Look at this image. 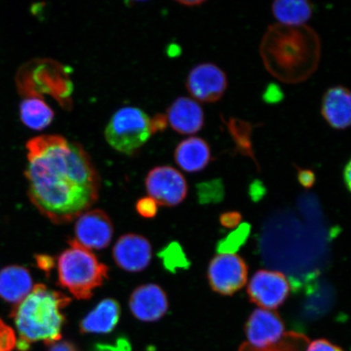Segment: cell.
I'll list each match as a JSON object with an SVG mask.
<instances>
[{
	"label": "cell",
	"instance_id": "ffe728a7",
	"mask_svg": "<svg viewBox=\"0 0 351 351\" xmlns=\"http://www.w3.org/2000/svg\"><path fill=\"white\" fill-rule=\"evenodd\" d=\"M20 117L21 122L29 129L41 131L51 124L55 113L42 99L29 97L21 102Z\"/></svg>",
	"mask_w": 351,
	"mask_h": 351
},
{
	"label": "cell",
	"instance_id": "5b68a950",
	"mask_svg": "<svg viewBox=\"0 0 351 351\" xmlns=\"http://www.w3.org/2000/svg\"><path fill=\"white\" fill-rule=\"evenodd\" d=\"M152 134V118L136 107L118 110L105 129V138L110 146L126 156L135 155Z\"/></svg>",
	"mask_w": 351,
	"mask_h": 351
},
{
	"label": "cell",
	"instance_id": "d6986e66",
	"mask_svg": "<svg viewBox=\"0 0 351 351\" xmlns=\"http://www.w3.org/2000/svg\"><path fill=\"white\" fill-rule=\"evenodd\" d=\"M313 4L305 0H278L271 4V12L280 25H306L313 15Z\"/></svg>",
	"mask_w": 351,
	"mask_h": 351
},
{
	"label": "cell",
	"instance_id": "d4e9b609",
	"mask_svg": "<svg viewBox=\"0 0 351 351\" xmlns=\"http://www.w3.org/2000/svg\"><path fill=\"white\" fill-rule=\"evenodd\" d=\"M284 98L285 95L282 88L273 82L266 86L262 95L263 102L270 105L278 104Z\"/></svg>",
	"mask_w": 351,
	"mask_h": 351
},
{
	"label": "cell",
	"instance_id": "277c9868",
	"mask_svg": "<svg viewBox=\"0 0 351 351\" xmlns=\"http://www.w3.org/2000/svg\"><path fill=\"white\" fill-rule=\"evenodd\" d=\"M69 243L57 261L59 284L77 300H89L108 279V267L76 240Z\"/></svg>",
	"mask_w": 351,
	"mask_h": 351
},
{
	"label": "cell",
	"instance_id": "83f0119b",
	"mask_svg": "<svg viewBox=\"0 0 351 351\" xmlns=\"http://www.w3.org/2000/svg\"><path fill=\"white\" fill-rule=\"evenodd\" d=\"M241 219H243V217L239 212H228L221 214V216L219 217L221 226L227 229H234L239 226Z\"/></svg>",
	"mask_w": 351,
	"mask_h": 351
},
{
	"label": "cell",
	"instance_id": "9a60e30c",
	"mask_svg": "<svg viewBox=\"0 0 351 351\" xmlns=\"http://www.w3.org/2000/svg\"><path fill=\"white\" fill-rule=\"evenodd\" d=\"M322 115L328 125L337 130H345L351 124V94L348 88L335 86L329 88L322 101Z\"/></svg>",
	"mask_w": 351,
	"mask_h": 351
},
{
	"label": "cell",
	"instance_id": "836d02e7",
	"mask_svg": "<svg viewBox=\"0 0 351 351\" xmlns=\"http://www.w3.org/2000/svg\"><path fill=\"white\" fill-rule=\"evenodd\" d=\"M351 162L349 160L348 164L346 165L344 170H343V180L345 182V185L346 188H348V191H350V184H351Z\"/></svg>",
	"mask_w": 351,
	"mask_h": 351
},
{
	"label": "cell",
	"instance_id": "4dcf8cb0",
	"mask_svg": "<svg viewBox=\"0 0 351 351\" xmlns=\"http://www.w3.org/2000/svg\"><path fill=\"white\" fill-rule=\"evenodd\" d=\"M48 351H80L77 346L69 341L59 340L47 345Z\"/></svg>",
	"mask_w": 351,
	"mask_h": 351
},
{
	"label": "cell",
	"instance_id": "cb8c5ba5",
	"mask_svg": "<svg viewBox=\"0 0 351 351\" xmlns=\"http://www.w3.org/2000/svg\"><path fill=\"white\" fill-rule=\"evenodd\" d=\"M16 344L14 330L0 319V351H12Z\"/></svg>",
	"mask_w": 351,
	"mask_h": 351
},
{
	"label": "cell",
	"instance_id": "52a82bcc",
	"mask_svg": "<svg viewBox=\"0 0 351 351\" xmlns=\"http://www.w3.org/2000/svg\"><path fill=\"white\" fill-rule=\"evenodd\" d=\"M146 188L149 197L165 207L181 204L188 192L186 178L170 166H159L151 170L146 178Z\"/></svg>",
	"mask_w": 351,
	"mask_h": 351
},
{
	"label": "cell",
	"instance_id": "44dd1931",
	"mask_svg": "<svg viewBox=\"0 0 351 351\" xmlns=\"http://www.w3.org/2000/svg\"><path fill=\"white\" fill-rule=\"evenodd\" d=\"M228 132L234 143V152L240 155L248 157L254 161L257 169H260L256 155L254 153L252 133L253 126L251 123L237 117H231L225 121Z\"/></svg>",
	"mask_w": 351,
	"mask_h": 351
},
{
	"label": "cell",
	"instance_id": "e0dca14e",
	"mask_svg": "<svg viewBox=\"0 0 351 351\" xmlns=\"http://www.w3.org/2000/svg\"><path fill=\"white\" fill-rule=\"evenodd\" d=\"M176 163L187 173H197L207 168L212 159L209 144L204 138L190 137L176 147Z\"/></svg>",
	"mask_w": 351,
	"mask_h": 351
},
{
	"label": "cell",
	"instance_id": "f1b7e54d",
	"mask_svg": "<svg viewBox=\"0 0 351 351\" xmlns=\"http://www.w3.org/2000/svg\"><path fill=\"white\" fill-rule=\"evenodd\" d=\"M298 182L306 189H311L315 185V174L313 170L308 169L297 168Z\"/></svg>",
	"mask_w": 351,
	"mask_h": 351
},
{
	"label": "cell",
	"instance_id": "7402d4cb",
	"mask_svg": "<svg viewBox=\"0 0 351 351\" xmlns=\"http://www.w3.org/2000/svg\"><path fill=\"white\" fill-rule=\"evenodd\" d=\"M159 256L163 260L166 269L170 271H174L178 267L188 265L185 254L178 243H173L162 250Z\"/></svg>",
	"mask_w": 351,
	"mask_h": 351
},
{
	"label": "cell",
	"instance_id": "ba28073f",
	"mask_svg": "<svg viewBox=\"0 0 351 351\" xmlns=\"http://www.w3.org/2000/svg\"><path fill=\"white\" fill-rule=\"evenodd\" d=\"M291 292V285L282 273L260 270L252 276L247 293L253 304L262 309L274 311L282 306Z\"/></svg>",
	"mask_w": 351,
	"mask_h": 351
},
{
	"label": "cell",
	"instance_id": "3957f363",
	"mask_svg": "<svg viewBox=\"0 0 351 351\" xmlns=\"http://www.w3.org/2000/svg\"><path fill=\"white\" fill-rule=\"evenodd\" d=\"M70 302L71 298L61 292L45 285H35L12 311L19 333L17 349L27 351L34 342L43 341L49 345L60 340L66 320L62 311Z\"/></svg>",
	"mask_w": 351,
	"mask_h": 351
},
{
	"label": "cell",
	"instance_id": "7a4b0ae2",
	"mask_svg": "<svg viewBox=\"0 0 351 351\" xmlns=\"http://www.w3.org/2000/svg\"><path fill=\"white\" fill-rule=\"evenodd\" d=\"M260 53L267 72L287 84L304 82L317 71L322 41L306 25L269 26L262 38Z\"/></svg>",
	"mask_w": 351,
	"mask_h": 351
},
{
	"label": "cell",
	"instance_id": "4fadbf2b",
	"mask_svg": "<svg viewBox=\"0 0 351 351\" xmlns=\"http://www.w3.org/2000/svg\"><path fill=\"white\" fill-rule=\"evenodd\" d=\"M130 308L134 317L142 322H157L168 311V297L159 285H141L132 293Z\"/></svg>",
	"mask_w": 351,
	"mask_h": 351
},
{
	"label": "cell",
	"instance_id": "4316f807",
	"mask_svg": "<svg viewBox=\"0 0 351 351\" xmlns=\"http://www.w3.org/2000/svg\"><path fill=\"white\" fill-rule=\"evenodd\" d=\"M93 351H131V346L128 339L119 337L113 343L96 344Z\"/></svg>",
	"mask_w": 351,
	"mask_h": 351
},
{
	"label": "cell",
	"instance_id": "1f68e13d",
	"mask_svg": "<svg viewBox=\"0 0 351 351\" xmlns=\"http://www.w3.org/2000/svg\"><path fill=\"white\" fill-rule=\"evenodd\" d=\"M169 122L168 119H167L166 115H163V114H158L155 117L152 118L153 134L165 130Z\"/></svg>",
	"mask_w": 351,
	"mask_h": 351
},
{
	"label": "cell",
	"instance_id": "ac0fdd59",
	"mask_svg": "<svg viewBox=\"0 0 351 351\" xmlns=\"http://www.w3.org/2000/svg\"><path fill=\"white\" fill-rule=\"evenodd\" d=\"M33 280L29 271L21 266H10L0 271V298L19 304L32 291Z\"/></svg>",
	"mask_w": 351,
	"mask_h": 351
},
{
	"label": "cell",
	"instance_id": "9c48e42d",
	"mask_svg": "<svg viewBox=\"0 0 351 351\" xmlns=\"http://www.w3.org/2000/svg\"><path fill=\"white\" fill-rule=\"evenodd\" d=\"M228 87L225 72L212 63H203L191 70L186 88L195 100L202 103H216L221 99Z\"/></svg>",
	"mask_w": 351,
	"mask_h": 351
},
{
	"label": "cell",
	"instance_id": "e575fe53",
	"mask_svg": "<svg viewBox=\"0 0 351 351\" xmlns=\"http://www.w3.org/2000/svg\"><path fill=\"white\" fill-rule=\"evenodd\" d=\"M178 3L185 7H197L203 5L206 1L204 0H195V1L194 0H186V1H178Z\"/></svg>",
	"mask_w": 351,
	"mask_h": 351
},
{
	"label": "cell",
	"instance_id": "8992f818",
	"mask_svg": "<svg viewBox=\"0 0 351 351\" xmlns=\"http://www.w3.org/2000/svg\"><path fill=\"white\" fill-rule=\"evenodd\" d=\"M248 266L236 254L223 253L215 256L209 263L208 279L213 291L231 296L247 282Z\"/></svg>",
	"mask_w": 351,
	"mask_h": 351
},
{
	"label": "cell",
	"instance_id": "6da1fadb",
	"mask_svg": "<svg viewBox=\"0 0 351 351\" xmlns=\"http://www.w3.org/2000/svg\"><path fill=\"white\" fill-rule=\"evenodd\" d=\"M26 149L29 199L52 223L71 222L98 200L99 176L81 144L48 134L29 140Z\"/></svg>",
	"mask_w": 351,
	"mask_h": 351
},
{
	"label": "cell",
	"instance_id": "484cf974",
	"mask_svg": "<svg viewBox=\"0 0 351 351\" xmlns=\"http://www.w3.org/2000/svg\"><path fill=\"white\" fill-rule=\"evenodd\" d=\"M136 210L144 218H153L158 213V204L151 197H145L137 202Z\"/></svg>",
	"mask_w": 351,
	"mask_h": 351
},
{
	"label": "cell",
	"instance_id": "30bf717a",
	"mask_svg": "<svg viewBox=\"0 0 351 351\" xmlns=\"http://www.w3.org/2000/svg\"><path fill=\"white\" fill-rule=\"evenodd\" d=\"M245 332L252 348L265 350L282 340L285 324L276 311L258 308L250 315Z\"/></svg>",
	"mask_w": 351,
	"mask_h": 351
},
{
	"label": "cell",
	"instance_id": "2e32d148",
	"mask_svg": "<svg viewBox=\"0 0 351 351\" xmlns=\"http://www.w3.org/2000/svg\"><path fill=\"white\" fill-rule=\"evenodd\" d=\"M121 313L119 302L112 298H107L101 301L81 320L79 328L83 335H105L116 328Z\"/></svg>",
	"mask_w": 351,
	"mask_h": 351
},
{
	"label": "cell",
	"instance_id": "d6a6232c",
	"mask_svg": "<svg viewBox=\"0 0 351 351\" xmlns=\"http://www.w3.org/2000/svg\"><path fill=\"white\" fill-rule=\"evenodd\" d=\"M36 262L39 269L46 271V273H49L54 266L53 258L46 256V254H38L36 256Z\"/></svg>",
	"mask_w": 351,
	"mask_h": 351
},
{
	"label": "cell",
	"instance_id": "8fae6325",
	"mask_svg": "<svg viewBox=\"0 0 351 351\" xmlns=\"http://www.w3.org/2000/svg\"><path fill=\"white\" fill-rule=\"evenodd\" d=\"M74 232L77 243L90 251L106 248L112 239L114 229L107 213L95 209L78 217Z\"/></svg>",
	"mask_w": 351,
	"mask_h": 351
},
{
	"label": "cell",
	"instance_id": "f546056e",
	"mask_svg": "<svg viewBox=\"0 0 351 351\" xmlns=\"http://www.w3.org/2000/svg\"><path fill=\"white\" fill-rule=\"evenodd\" d=\"M306 351H343V350L328 340L317 339L311 342Z\"/></svg>",
	"mask_w": 351,
	"mask_h": 351
},
{
	"label": "cell",
	"instance_id": "7c38bea8",
	"mask_svg": "<svg viewBox=\"0 0 351 351\" xmlns=\"http://www.w3.org/2000/svg\"><path fill=\"white\" fill-rule=\"evenodd\" d=\"M117 265L130 273H139L147 269L152 261V248L149 241L138 234L123 235L112 250Z\"/></svg>",
	"mask_w": 351,
	"mask_h": 351
},
{
	"label": "cell",
	"instance_id": "603a6c76",
	"mask_svg": "<svg viewBox=\"0 0 351 351\" xmlns=\"http://www.w3.org/2000/svg\"><path fill=\"white\" fill-rule=\"evenodd\" d=\"M249 230L250 227L248 225L244 223L243 226L239 227V229L232 232L230 237H228L226 240H223L219 243L218 251L221 252V254H234V252H236L240 245L244 243L245 240L247 239Z\"/></svg>",
	"mask_w": 351,
	"mask_h": 351
},
{
	"label": "cell",
	"instance_id": "5bb4252c",
	"mask_svg": "<svg viewBox=\"0 0 351 351\" xmlns=\"http://www.w3.org/2000/svg\"><path fill=\"white\" fill-rule=\"evenodd\" d=\"M166 117L172 129L181 134H195L204 128V109L194 99L179 97L175 99Z\"/></svg>",
	"mask_w": 351,
	"mask_h": 351
}]
</instances>
